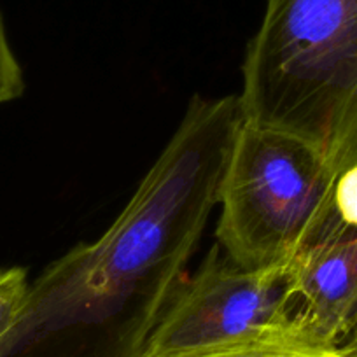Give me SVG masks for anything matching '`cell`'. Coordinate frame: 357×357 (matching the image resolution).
Listing matches in <instances>:
<instances>
[{
	"instance_id": "6",
	"label": "cell",
	"mask_w": 357,
	"mask_h": 357,
	"mask_svg": "<svg viewBox=\"0 0 357 357\" xmlns=\"http://www.w3.org/2000/svg\"><path fill=\"white\" fill-rule=\"evenodd\" d=\"M165 357H340L338 350H324L291 336L257 340L238 345L193 350Z\"/></svg>"
},
{
	"instance_id": "2",
	"label": "cell",
	"mask_w": 357,
	"mask_h": 357,
	"mask_svg": "<svg viewBox=\"0 0 357 357\" xmlns=\"http://www.w3.org/2000/svg\"><path fill=\"white\" fill-rule=\"evenodd\" d=\"M242 75L243 121L357 167V0H266Z\"/></svg>"
},
{
	"instance_id": "10",
	"label": "cell",
	"mask_w": 357,
	"mask_h": 357,
	"mask_svg": "<svg viewBox=\"0 0 357 357\" xmlns=\"http://www.w3.org/2000/svg\"><path fill=\"white\" fill-rule=\"evenodd\" d=\"M338 352L343 357H357V324L354 326L352 331L347 335V338L340 343Z\"/></svg>"
},
{
	"instance_id": "3",
	"label": "cell",
	"mask_w": 357,
	"mask_h": 357,
	"mask_svg": "<svg viewBox=\"0 0 357 357\" xmlns=\"http://www.w3.org/2000/svg\"><path fill=\"white\" fill-rule=\"evenodd\" d=\"M335 184L310 146L242 121L219 188V247L245 270L289 266L335 219Z\"/></svg>"
},
{
	"instance_id": "7",
	"label": "cell",
	"mask_w": 357,
	"mask_h": 357,
	"mask_svg": "<svg viewBox=\"0 0 357 357\" xmlns=\"http://www.w3.org/2000/svg\"><path fill=\"white\" fill-rule=\"evenodd\" d=\"M29 272L22 266L0 270V342L18 322L29 293Z\"/></svg>"
},
{
	"instance_id": "9",
	"label": "cell",
	"mask_w": 357,
	"mask_h": 357,
	"mask_svg": "<svg viewBox=\"0 0 357 357\" xmlns=\"http://www.w3.org/2000/svg\"><path fill=\"white\" fill-rule=\"evenodd\" d=\"M335 218L347 228L357 229V167L342 172L335 184Z\"/></svg>"
},
{
	"instance_id": "5",
	"label": "cell",
	"mask_w": 357,
	"mask_h": 357,
	"mask_svg": "<svg viewBox=\"0 0 357 357\" xmlns=\"http://www.w3.org/2000/svg\"><path fill=\"white\" fill-rule=\"evenodd\" d=\"M357 324V229L336 218L293 263L291 328L303 342L338 350Z\"/></svg>"
},
{
	"instance_id": "4",
	"label": "cell",
	"mask_w": 357,
	"mask_h": 357,
	"mask_svg": "<svg viewBox=\"0 0 357 357\" xmlns=\"http://www.w3.org/2000/svg\"><path fill=\"white\" fill-rule=\"evenodd\" d=\"M291 303L293 264L245 270L215 245L195 275L184 280L140 357H165L277 336L298 338L291 328Z\"/></svg>"
},
{
	"instance_id": "1",
	"label": "cell",
	"mask_w": 357,
	"mask_h": 357,
	"mask_svg": "<svg viewBox=\"0 0 357 357\" xmlns=\"http://www.w3.org/2000/svg\"><path fill=\"white\" fill-rule=\"evenodd\" d=\"M243 121L240 98L195 95L100 238L32 280L0 357H140L178 293Z\"/></svg>"
},
{
	"instance_id": "11",
	"label": "cell",
	"mask_w": 357,
	"mask_h": 357,
	"mask_svg": "<svg viewBox=\"0 0 357 357\" xmlns=\"http://www.w3.org/2000/svg\"><path fill=\"white\" fill-rule=\"evenodd\" d=\"M340 357H343V356H342V354H340Z\"/></svg>"
},
{
	"instance_id": "8",
	"label": "cell",
	"mask_w": 357,
	"mask_h": 357,
	"mask_svg": "<svg viewBox=\"0 0 357 357\" xmlns=\"http://www.w3.org/2000/svg\"><path fill=\"white\" fill-rule=\"evenodd\" d=\"M23 89H25V79H23L22 65L9 43L4 16L0 13V105L22 97Z\"/></svg>"
}]
</instances>
